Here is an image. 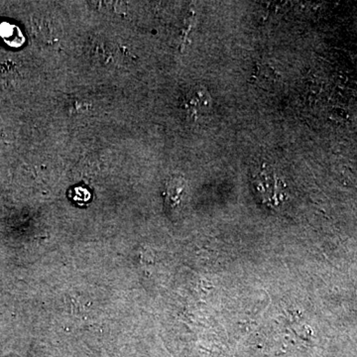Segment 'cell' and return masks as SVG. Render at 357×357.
Instances as JSON below:
<instances>
[{
  "label": "cell",
  "instance_id": "cell-1",
  "mask_svg": "<svg viewBox=\"0 0 357 357\" xmlns=\"http://www.w3.org/2000/svg\"><path fill=\"white\" fill-rule=\"evenodd\" d=\"M252 183L256 194L269 208H277L287 198V185L271 168L263 166Z\"/></svg>",
  "mask_w": 357,
  "mask_h": 357
},
{
  "label": "cell",
  "instance_id": "cell-2",
  "mask_svg": "<svg viewBox=\"0 0 357 357\" xmlns=\"http://www.w3.org/2000/svg\"><path fill=\"white\" fill-rule=\"evenodd\" d=\"M208 93L204 89H197L190 91L185 96L183 107L187 110L188 114L192 116H197L202 109H206L208 103Z\"/></svg>",
  "mask_w": 357,
  "mask_h": 357
}]
</instances>
